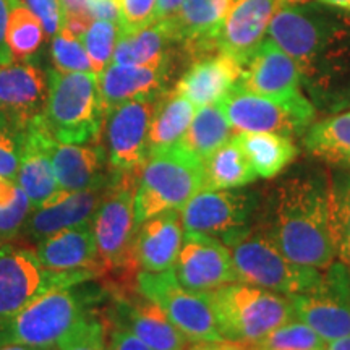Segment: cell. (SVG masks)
Here are the masks:
<instances>
[{"instance_id":"obj_51","label":"cell","mask_w":350,"mask_h":350,"mask_svg":"<svg viewBox=\"0 0 350 350\" xmlns=\"http://www.w3.org/2000/svg\"><path fill=\"white\" fill-rule=\"evenodd\" d=\"M0 350H49V349L33 347V345H25V344H3L0 345Z\"/></svg>"},{"instance_id":"obj_15","label":"cell","mask_w":350,"mask_h":350,"mask_svg":"<svg viewBox=\"0 0 350 350\" xmlns=\"http://www.w3.org/2000/svg\"><path fill=\"white\" fill-rule=\"evenodd\" d=\"M258 208L255 193L229 190H201L180 209L185 232L224 237L247 227Z\"/></svg>"},{"instance_id":"obj_53","label":"cell","mask_w":350,"mask_h":350,"mask_svg":"<svg viewBox=\"0 0 350 350\" xmlns=\"http://www.w3.org/2000/svg\"><path fill=\"white\" fill-rule=\"evenodd\" d=\"M49 350H59L57 347H52V349H49Z\"/></svg>"},{"instance_id":"obj_8","label":"cell","mask_w":350,"mask_h":350,"mask_svg":"<svg viewBox=\"0 0 350 350\" xmlns=\"http://www.w3.org/2000/svg\"><path fill=\"white\" fill-rule=\"evenodd\" d=\"M86 301L72 287L51 288L10 318L0 319V345L52 349L88 317Z\"/></svg>"},{"instance_id":"obj_3","label":"cell","mask_w":350,"mask_h":350,"mask_svg":"<svg viewBox=\"0 0 350 350\" xmlns=\"http://www.w3.org/2000/svg\"><path fill=\"white\" fill-rule=\"evenodd\" d=\"M229 248L239 282L279 294H305L318 288L323 275L317 268L291 261L260 227H242L221 237Z\"/></svg>"},{"instance_id":"obj_26","label":"cell","mask_w":350,"mask_h":350,"mask_svg":"<svg viewBox=\"0 0 350 350\" xmlns=\"http://www.w3.org/2000/svg\"><path fill=\"white\" fill-rule=\"evenodd\" d=\"M243 73V65L232 57L221 54L208 55L188 68L178 80L175 93L185 96L196 109L221 103L237 85Z\"/></svg>"},{"instance_id":"obj_1","label":"cell","mask_w":350,"mask_h":350,"mask_svg":"<svg viewBox=\"0 0 350 350\" xmlns=\"http://www.w3.org/2000/svg\"><path fill=\"white\" fill-rule=\"evenodd\" d=\"M319 5H284L269 23V39L299 65L301 83L318 103L350 99V15Z\"/></svg>"},{"instance_id":"obj_22","label":"cell","mask_w":350,"mask_h":350,"mask_svg":"<svg viewBox=\"0 0 350 350\" xmlns=\"http://www.w3.org/2000/svg\"><path fill=\"white\" fill-rule=\"evenodd\" d=\"M34 250L42 268L47 271L103 275L93 221L57 232L38 243Z\"/></svg>"},{"instance_id":"obj_7","label":"cell","mask_w":350,"mask_h":350,"mask_svg":"<svg viewBox=\"0 0 350 350\" xmlns=\"http://www.w3.org/2000/svg\"><path fill=\"white\" fill-rule=\"evenodd\" d=\"M224 340L252 344L295 319L291 299L243 282L209 292Z\"/></svg>"},{"instance_id":"obj_24","label":"cell","mask_w":350,"mask_h":350,"mask_svg":"<svg viewBox=\"0 0 350 350\" xmlns=\"http://www.w3.org/2000/svg\"><path fill=\"white\" fill-rule=\"evenodd\" d=\"M170 62L161 67L109 64L98 75L100 106L104 113L129 100L164 94Z\"/></svg>"},{"instance_id":"obj_35","label":"cell","mask_w":350,"mask_h":350,"mask_svg":"<svg viewBox=\"0 0 350 350\" xmlns=\"http://www.w3.org/2000/svg\"><path fill=\"white\" fill-rule=\"evenodd\" d=\"M33 211L31 201L16 180L0 175V245L16 239Z\"/></svg>"},{"instance_id":"obj_47","label":"cell","mask_w":350,"mask_h":350,"mask_svg":"<svg viewBox=\"0 0 350 350\" xmlns=\"http://www.w3.org/2000/svg\"><path fill=\"white\" fill-rule=\"evenodd\" d=\"M183 0H156V21L177 18Z\"/></svg>"},{"instance_id":"obj_27","label":"cell","mask_w":350,"mask_h":350,"mask_svg":"<svg viewBox=\"0 0 350 350\" xmlns=\"http://www.w3.org/2000/svg\"><path fill=\"white\" fill-rule=\"evenodd\" d=\"M51 161L62 191H80L86 188L106 187L104 164L107 161L106 148L98 143L70 144L52 139Z\"/></svg>"},{"instance_id":"obj_16","label":"cell","mask_w":350,"mask_h":350,"mask_svg":"<svg viewBox=\"0 0 350 350\" xmlns=\"http://www.w3.org/2000/svg\"><path fill=\"white\" fill-rule=\"evenodd\" d=\"M281 7L282 0H237L217 33V51L245 67L260 49L271 20Z\"/></svg>"},{"instance_id":"obj_42","label":"cell","mask_w":350,"mask_h":350,"mask_svg":"<svg viewBox=\"0 0 350 350\" xmlns=\"http://www.w3.org/2000/svg\"><path fill=\"white\" fill-rule=\"evenodd\" d=\"M119 33H133L156 21V0H119Z\"/></svg>"},{"instance_id":"obj_2","label":"cell","mask_w":350,"mask_h":350,"mask_svg":"<svg viewBox=\"0 0 350 350\" xmlns=\"http://www.w3.org/2000/svg\"><path fill=\"white\" fill-rule=\"evenodd\" d=\"M258 227L291 261L327 269L336 258L329 182L308 175L279 183Z\"/></svg>"},{"instance_id":"obj_48","label":"cell","mask_w":350,"mask_h":350,"mask_svg":"<svg viewBox=\"0 0 350 350\" xmlns=\"http://www.w3.org/2000/svg\"><path fill=\"white\" fill-rule=\"evenodd\" d=\"M188 350H243V347L239 342L221 340V342H198Z\"/></svg>"},{"instance_id":"obj_33","label":"cell","mask_w":350,"mask_h":350,"mask_svg":"<svg viewBox=\"0 0 350 350\" xmlns=\"http://www.w3.org/2000/svg\"><path fill=\"white\" fill-rule=\"evenodd\" d=\"M305 146L310 154L325 163L350 169V112L310 126Z\"/></svg>"},{"instance_id":"obj_25","label":"cell","mask_w":350,"mask_h":350,"mask_svg":"<svg viewBox=\"0 0 350 350\" xmlns=\"http://www.w3.org/2000/svg\"><path fill=\"white\" fill-rule=\"evenodd\" d=\"M180 209L159 213L137 227L135 260L142 271L159 273L175 266L183 242Z\"/></svg>"},{"instance_id":"obj_41","label":"cell","mask_w":350,"mask_h":350,"mask_svg":"<svg viewBox=\"0 0 350 350\" xmlns=\"http://www.w3.org/2000/svg\"><path fill=\"white\" fill-rule=\"evenodd\" d=\"M25 130L18 129L0 113V175L15 180L23 150Z\"/></svg>"},{"instance_id":"obj_17","label":"cell","mask_w":350,"mask_h":350,"mask_svg":"<svg viewBox=\"0 0 350 350\" xmlns=\"http://www.w3.org/2000/svg\"><path fill=\"white\" fill-rule=\"evenodd\" d=\"M47 77L36 65L12 62L0 65V113L21 130L42 116L47 100Z\"/></svg>"},{"instance_id":"obj_37","label":"cell","mask_w":350,"mask_h":350,"mask_svg":"<svg viewBox=\"0 0 350 350\" xmlns=\"http://www.w3.org/2000/svg\"><path fill=\"white\" fill-rule=\"evenodd\" d=\"M329 201L336 255L350 266V174L329 182Z\"/></svg>"},{"instance_id":"obj_52","label":"cell","mask_w":350,"mask_h":350,"mask_svg":"<svg viewBox=\"0 0 350 350\" xmlns=\"http://www.w3.org/2000/svg\"><path fill=\"white\" fill-rule=\"evenodd\" d=\"M304 3H308V0H282L284 5H304Z\"/></svg>"},{"instance_id":"obj_12","label":"cell","mask_w":350,"mask_h":350,"mask_svg":"<svg viewBox=\"0 0 350 350\" xmlns=\"http://www.w3.org/2000/svg\"><path fill=\"white\" fill-rule=\"evenodd\" d=\"M161 96L129 100L106 116V154L111 174L139 175L150 154L148 135Z\"/></svg>"},{"instance_id":"obj_21","label":"cell","mask_w":350,"mask_h":350,"mask_svg":"<svg viewBox=\"0 0 350 350\" xmlns=\"http://www.w3.org/2000/svg\"><path fill=\"white\" fill-rule=\"evenodd\" d=\"M104 188L106 187L86 188L80 191H64L59 198H55L47 206L33 209L34 213L26 219L20 235L23 234L25 240L38 245L57 232L93 221L99 201L103 198Z\"/></svg>"},{"instance_id":"obj_18","label":"cell","mask_w":350,"mask_h":350,"mask_svg":"<svg viewBox=\"0 0 350 350\" xmlns=\"http://www.w3.org/2000/svg\"><path fill=\"white\" fill-rule=\"evenodd\" d=\"M52 135L42 122V116L33 120L25 130L23 150L16 183L31 201L33 209L47 206L64 193L57 183L51 161Z\"/></svg>"},{"instance_id":"obj_20","label":"cell","mask_w":350,"mask_h":350,"mask_svg":"<svg viewBox=\"0 0 350 350\" xmlns=\"http://www.w3.org/2000/svg\"><path fill=\"white\" fill-rule=\"evenodd\" d=\"M301 73L299 65L278 44L265 39L260 49L243 67L237 83L248 93L266 98H287L299 93Z\"/></svg>"},{"instance_id":"obj_29","label":"cell","mask_w":350,"mask_h":350,"mask_svg":"<svg viewBox=\"0 0 350 350\" xmlns=\"http://www.w3.org/2000/svg\"><path fill=\"white\" fill-rule=\"evenodd\" d=\"M239 146L255 170L256 177L274 178L297 157V146L291 137L269 131L235 135Z\"/></svg>"},{"instance_id":"obj_43","label":"cell","mask_w":350,"mask_h":350,"mask_svg":"<svg viewBox=\"0 0 350 350\" xmlns=\"http://www.w3.org/2000/svg\"><path fill=\"white\" fill-rule=\"evenodd\" d=\"M60 26L81 38L96 20L91 10V0H59Z\"/></svg>"},{"instance_id":"obj_23","label":"cell","mask_w":350,"mask_h":350,"mask_svg":"<svg viewBox=\"0 0 350 350\" xmlns=\"http://www.w3.org/2000/svg\"><path fill=\"white\" fill-rule=\"evenodd\" d=\"M237 0H183L174 21L177 42L187 54L203 59L217 54L216 38Z\"/></svg>"},{"instance_id":"obj_28","label":"cell","mask_w":350,"mask_h":350,"mask_svg":"<svg viewBox=\"0 0 350 350\" xmlns=\"http://www.w3.org/2000/svg\"><path fill=\"white\" fill-rule=\"evenodd\" d=\"M177 42L174 21H154L133 33H119L112 64L161 67L170 62V46Z\"/></svg>"},{"instance_id":"obj_30","label":"cell","mask_w":350,"mask_h":350,"mask_svg":"<svg viewBox=\"0 0 350 350\" xmlns=\"http://www.w3.org/2000/svg\"><path fill=\"white\" fill-rule=\"evenodd\" d=\"M196 107L185 96L170 91L157 100L148 135V152L177 146L193 120ZM148 154V156H150Z\"/></svg>"},{"instance_id":"obj_19","label":"cell","mask_w":350,"mask_h":350,"mask_svg":"<svg viewBox=\"0 0 350 350\" xmlns=\"http://www.w3.org/2000/svg\"><path fill=\"white\" fill-rule=\"evenodd\" d=\"M109 318V323L133 332L152 350H187L190 344L163 308L143 295H119Z\"/></svg>"},{"instance_id":"obj_44","label":"cell","mask_w":350,"mask_h":350,"mask_svg":"<svg viewBox=\"0 0 350 350\" xmlns=\"http://www.w3.org/2000/svg\"><path fill=\"white\" fill-rule=\"evenodd\" d=\"M26 3L42 21L47 36H54L60 28L59 0H26Z\"/></svg>"},{"instance_id":"obj_13","label":"cell","mask_w":350,"mask_h":350,"mask_svg":"<svg viewBox=\"0 0 350 350\" xmlns=\"http://www.w3.org/2000/svg\"><path fill=\"white\" fill-rule=\"evenodd\" d=\"M321 286L288 295L295 318L326 342L350 336V278L345 265H331Z\"/></svg>"},{"instance_id":"obj_46","label":"cell","mask_w":350,"mask_h":350,"mask_svg":"<svg viewBox=\"0 0 350 350\" xmlns=\"http://www.w3.org/2000/svg\"><path fill=\"white\" fill-rule=\"evenodd\" d=\"M16 0H0V65L12 62V54L7 47V25L10 16L12 7Z\"/></svg>"},{"instance_id":"obj_36","label":"cell","mask_w":350,"mask_h":350,"mask_svg":"<svg viewBox=\"0 0 350 350\" xmlns=\"http://www.w3.org/2000/svg\"><path fill=\"white\" fill-rule=\"evenodd\" d=\"M240 345L243 350H326V340L300 319L279 326L256 342Z\"/></svg>"},{"instance_id":"obj_10","label":"cell","mask_w":350,"mask_h":350,"mask_svg":"<svg viewBox=\"0 0 350 350\" xmlns=\"http://www.w3.org/2000/svg\"><path fill=\"white\" fill-rule=\"evenodd\" d=\"M232 130L237 133L269 131L297 137L312 126L314 107L304 94L287 98H266L242 90L235 85L221 103Z\"/></svg>"},{"instance_id":"obj_5","label":"cell","mask_w":350,"mask_h":350,"mask_svg":"<svg viewBox=\"0 0 350 350\" xmlns=\"http://www.w3.org/2000/svg\"><path fill=\"white\" fill-rule=\"evenodd\" d=\"M137 183L138 175L111 174L93 217L103 275H113L124 279V282L131 278L137 279L139 273L133 253L138 227L135 221Z\"/></svg>"},{"instance_id":"obj_32","label":"cell","mask_w":350,"mask_h":350,"mask_svg":"<svg viewBox=\"0 0 350 350\" xmlns=\"http://www.w3.org/2000/svg\"><path fill=\"white\" fill-rule=\"evenodd\" d=\"M204 190H229L255 182L256 174L235 137L203 161Z\"/></svg>"},{"instance_id":"obj_11","label":"cell","mask_w":350,"mask_h":350,"mask_svg":"<svg viewBox=\"0 0 350 350\" xmlns=\"http://www.w3.org/2000/svg\"><path fill=\"white\" fill-rule=\"evenodd\" d=\"M98 278L93 273H54L42 268L38 253L25 245H0V319L21 308L51 288L73 287Z\"/></svg>"},{"instance_id":"obj_6","label":"cell","mask_w":350,"mask_h":350,"mask_svg":"<svg viewBox=\"0 0 350 350\" xmlns=\"http://www.w3.org/2000/svg\"><path fill=\"white\" fill-rule=\"evenodd\" d=\"M204 190L203 161L177 146L151 152L138 175L135 193L137 226L169 209H182Z\"/></svg>"},{"instance_id":"obj_40","label":"cell","mask_w":350,"mask_h":350,"mask_svg":"<svg viewBox=\"0 0 350 350\" xmlns=\"http://www.w3.org/2000/svg\"><path fill=\"white\" fill-rule=\"evenodd\" d=\"M59 350H111L106 323L88 314L57 344Z\"/></svg>"},{"instance_id":"obj_31","label":"cell","mask_w":350,"mask_h":350,"mask_svg":"<svg viewBox=\"0 0 350 350\" xmlns=\"http://www.w3.org/2000/svg\"><path fill=\"white\" fill-rule=\"evenodd\" d=\"M234 130L219 104L196 109V113L178 146L204 161L234 138Z\"/></svg>"},{"instance_id":"obj_45","label":"cell","mask_w":350,"mask_h":350,"mask_svg":"<svg viewBox=\"0 0 350 350\" xmlns=\"http://www.w3.org/2000/svg\"><path fill=\"white\" fill-rule=\"evenodd\" d=\"M106 323V321H104ZM107 326V342L111 350H152L142 339H138L133 332L125 327L106 323Z\"/></svg>"},{"instance_id":"obj_50","label":"cell","mask_w":350,"mask_h":350,"mask_svg":"<svg viewBox=\"0 0 350 350\" xmlns=\"http://www.w3.org/2000/svg\"><path fill=\"white\" fill-rule=\"evenodd\" d=\"M326 350H350V336L338 340H332L329 345H326Z\"/></svg>"},{"instance_id":"obj_49","label":"cell","mask_w":350,"mask_h":350,"mask_svg":"<svg viewBox=\"0 0 350 350\" xmlns=\"http://www.w3.org/2000/svg\"><path fill=\"white\" fill-rule=\"evenodd\" d=\"M317 2L321 3V5L334 7L339 8V10L350 12V0H317Z\"/></svg>"},{"instance_id":"obj_4","label":"cell","mask_w":350,"mask_h":350,"mask_svg":"<svg viewBox=\"0 0 350 350\" xmlns=\"http://www.w3.org/2000/svg\"><path fill=\"white\" fill-rule=\"evenodd\" d=\"M47 100L42 122L59 143H98L106 113L100 106L98 75L93 72L47 75Z\"/></svg>"},{"instance_id":"obj_34","label":"cell","mask_w":350,"mask_h":350,"mask_svg":"<svg viewBox=\"0 0 350 350\" xmlns=\"http://www.w3.org/2000/svg\"><path fill=\"white\" fill-rule=\"evenodd\" d=\"M46 36V29L36 13L28 5H25L21 0H16L12 7L10 16H8L5 36L12 59L16 62L29 59L39 51Z\"/></svg>"},{"instance_id":"obj_9","label":"cell","mask_w":350,"mask_h":350,"mask_svg":"<svg viewBox=\"0 0 350 350\" xmlns=\"http://www.w3.org/2000/svg\"><path fill=\"white\" fill-rule=\"evenodd\" d=\"M138 292L163 308L174 326L190 342H221L209 292L188 291L175 278L174 268L150 273L139 271L137 275Z\"/></svg>"},{"instance_id":"obj_39","label":"cell","mask_w":350,"mask_h":350,"mask_svg":"<svg viewBox=\"0 0 350 350\" xmlns=\"http://www.w3.org/2000/svg\"><path fill=\"white\" fill-rule=\"evenodd\" d=\"M51 54L55 70H59V72H93V65H91V60L86 54L81 39L75 36L65 26H60L59 31L54 34Z\"/></svg>"},{"instance_id":"obj_38","label":"cell","mask_w":350,"mask_h":350,"mask_svg":"<svg viewBox=\"0 0 350 350\" xmlns=\"http://www.w3.org/2000/svg\"><path fill=\"white\" fill-rule=\"evenodd\" d=\"M80 39L93 65V72L99 75L112 62L119 39V25L107 20H94Z\"/></svg>"},{"instance_id":"obj_14","label":"cell","mask_w":350,"mask_h":350,"mask_svg":"<svg viewBox=\"0 0 350 350\" xmlns=\"http://www.w3.org/2000/svg\"><path fill=\"white\" fill-rule=\"evenodd\" d=\"M174 273L180 286L193 292H213L239 282L229 248L216 237L198 232L183 234Z\"/></svg>"}]
</instances>
